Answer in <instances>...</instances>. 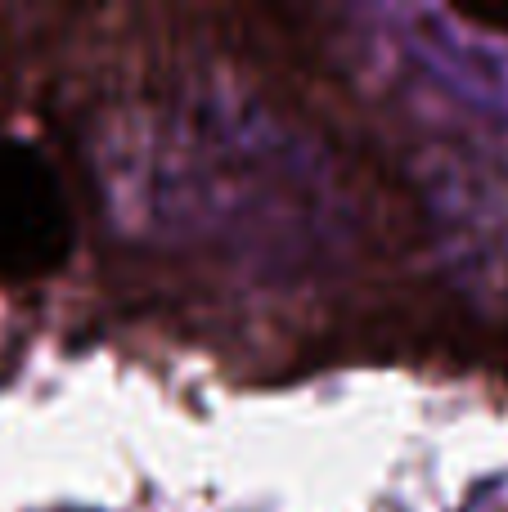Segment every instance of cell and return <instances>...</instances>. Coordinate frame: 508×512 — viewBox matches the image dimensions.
<instances>
[{"instance_id":"obj_1","label":"cell","mask_w":508,"mask_h":512,"mask_svg":"<svg viewBox=\"0 0 508 512\" xmlns=\"http://www.w3.org/2000/svg\"><path fill=\"white\" fill-rule=\"evenodd\" d=\"M72 203L41 149L0 135V283L54 274L72 252Z\"/></svg>"}]
</instances>
